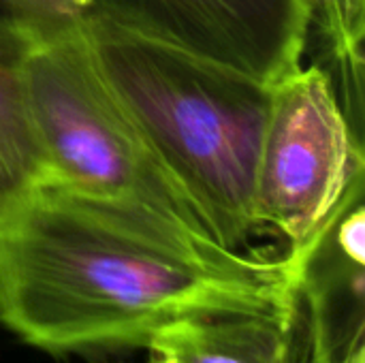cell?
Instances as JSON below:
<instances>
[{
	"instance_id": "5",
	"label": "cell",
	"mask_w": 365,
	"mask_h": 363,
	"mask_svg": "<svg viewBox=\"0 0 365 363\" xmlns=\"http://www.w3.org/2000/svg\"><path fill=\"white\" fill-rule=\"evenodd\" d=\"M28 36L105 24L220 62L265 83L302 66L310 0H0Z\"/></svg>"
},
{
	"instance_id": "9",
	"label": "cell",
	"mask_w": 365,
	"mask_h": 363,
	"mask_svg": "<svg viewBox=\"0 0 365 363\" xmlns=\"http://www.w3.org/2000/svg\"><path fill=\"white\" fill-rule=\"evenodd\" d=\"M351 126L364 137L365 0H310V30Z\"/></svg>"
},
{
	"instance_id": "6",
	"label": "cell",
	"mask_w": 365,
	"mask_h": 363,
	"mask_svg": "<svg viewBox=\"0 0 365 363\" xmlns=\"http://www.w3.org/2000/svg\"><path fill=\"white\" fill-rule=\"evenodd\" d=\"M364 216L357 199L289 257L310 363H365Z\"/></svg>"
},
{
	"instance_id": "3",
	"label": "cell",
	"mask_w": 365,
	"mask_h": 363,
	"mask_svg": "<svg viewBox=\"0 0 365 363\" xmlns=\"http://www.w3.org/2000/svg\"><path fill=\"white\" fill-rule=\"evenodd\" d=\"M24 86L41 175L156 210L207 233L195 203L101 71L86 28L30 36Z\"/></svg>"
},
{
	"instance_id": "7",
	"label": "cell",
	"mask_w": 365,
	"mask_h": 363,
	"mask_svg": "<svg viewBox=\"0 0 365 363\" xmlns=\"http://www.w3.org/2000/svg\"><path fill=\"white\" fill-rule=\"evenodd\" d=\"M152 363H310L297 297L272 312L203 315L148 342Z\"/></svg>"
},
{
	"instance_id": "1",
	"label": "cell",
	"mask_w": 365,
	"mask_h": 363,
	"mask_svg": "<svg viewBox=\"0 0 365 363\" xmlns=\"http://www.w3.org/2000/svg\"><path fill=\"white\" fill-rule=\"evenodd\" d=\"M293 297L284 252L231 250L180 218L47 175L0 214V323L53 355L145 347L171 323Z\"/></svg>"
},
{
	"instance_id": "2",
	"label": "cell",
	"mask_w": 365,
	"mask_h": 363,
	"mask_svg": "<svg viewBox=\"0 0 365 363\" xmlns=\"http://www.w3.org/2000/svg\"><path fill=\"white\" fill-rule=\"evenodd\" d=\"M107 81L195 203L207 233L252 250L255 178L272 88L252 75L113 26H81Z\"/></svg>"
},
{
	"instance_id": "8",
	"label": "cell",
	"mask_w": 365,
	"mask_h": 363,
	"mask_svg": "<svg viewBox=\"0 0 365 363\" xmlns=\"http://www.w3.org/2000/svg\"><path fill=\"white\" fill-rule=\"evenodd\" d=\"M28 47L30 36L0 19V214L43 171L24 86Z\"/></svg>"
},
{
	"instance_id": "4",
	"label": "cell",
	"mask_w": 365,
	"mask_h": 363,
	"mask_svg": "<svg viewBox=\"0 0 365 363\" xmlns=\"http://www.w3.org/2000/svg\"><path fill=\"white\" fill-rule=\"evenodd\" d=\"M364 195V137L351 126L321 64L299 66L272 88V109L255 178L261 233L299 255Z\"/></svg>"
}]
</instances>
